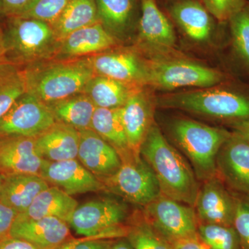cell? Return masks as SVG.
I'll return each mask as SVG.
<instances>
[{"instance_id": "obj_1", "label": "cell", "mask_w": 249, "mask_h": 249, "mask_svg": "<svg viewBox=\"0 0 249 249\" xmlns=\"http://www.w3.org/2000/svg\"><path fill=\"white\" fill-rule=\"evenodd\" d=\"M153 170L161 193L194 207L200 186L191 164L154 124L140 150Z\"/></svg>"}, {"instance_id": "obj_2", "label": "cell", "mask_w": 249, "mask_h": 249, "mask_svg": "<svg viewBox=\"0 0 249 249\" xmlns=\"http://www.w3.org/2000/svg\"><path fill=\"white\" fill-rule=\"evenodd\" d=\"M27 92L46 104L83 92L96 75L88 57L51 59L23 67Z\"/></svg>"}, {"instance_id": "obj_3", "label": "cell", "mask_w": 249, "mask_h": 249, "mask_svg": "<svg viewBox=\"0 0 249 249\" xmlns=\"http://www.w3.org/2000/svg\"><path fill=\"white\" fill-rule=\"evenodd\" d=\"M157 105L221 121L228 125L249 121V94L219 85L166 93L157 98Z\"/></svg>"}, {"instance_id": "obj_4", "label": "cell", "mask_w": 249, "mask_h": 249, "mask_svg": "<svg viewBox=\"0 0 249 249\" xmlns=\"http://www.w3.org/2000/svg\"><path fill=\"white\" fill-rule=\"evenodd\" d=\"M3 41L5 60L22 67L55 58L60 45L52 24L19 16L3 19Z\"/></svg>"}, {"instance_id": "obj_5", "label": "cell", "mask_w": 249, "mask_h": 249, "mask_svg": "<svg viewBox=\"0 0 249 249\" xmlns=\"http://www.w3.org/2000/svg\"><path fill=\"white\" fill-rule=\"evenodd\" d=\"M169 132L177 146L189 160L199 181L204 182L217 177L218 152L232 131L178 118L170 123Z\"/></svg>"}, {"instance_id": "obj_6", "label": "cell", "mask_w": 249, "mask_h": 249, "mask_svg": "<svg viewBox=\"0 0 249 249\" xmlns=\"http://www.w3.org/2000/svg\"><path fill=\"white\" fill-rule=\"evenodd\" d=\"M147 86L154 89H200L220 85L227 80L219 70L178 57L147 59Z\"/></svg>"}, {"instance_id": "obj_7", "label": "cell", "mask_w": 249, "mask_h": 249, "mask_svg": "<svg viewBox=\"0 0 249 249\" xmlns=\"http://www.w3.org/2000/svg\"><path fill=\"white\" fill-rule=\"evenodd\" d=\"M128 209L112 199H95L77 206L67 224L78 235L98 239L127 237L128 227L122 225Z\"/></svg>"}, {"instance_id": "obj_8", "label": "cell", "mask_w": 249, "mask_h": 249, "mask_svg": "<svg viewBox=\"0 0 249 249\" xmlns=\"http://www.w3.org/2000/svg\"><path fill=\"white\" fill-rule=\"evenodd\" d=\"M101 181L106 191L142 207L162 194L153 170L141 155L124 160L114 175Z\"/></svg>"}, {"instance_id": "obj_9", "label": "cell", "mask_w": 249, "mask_h": 249, "mask_svg": "<svg viewBox=\"0 0 249 249\" xmlns=\"http://www.w3.org/2000/svg\"><path fill=\"white\" fill-rule=\"evenodd\" d=\"M147 221L173 245L198 237L199 221L194 207L160 195L144 206Z\"/></svg>"}, {"instance_id": "obj_10", "label": "cell", "mask_w": 249, "mask_h": 249, "mask_svg": "<svg viewBox=\"0 0 249 249\" xmlns=\"http://www.w3.org/2000/svg\"><path fill=\"white\" fill-rule=\"evenodd\" d=\"M56 122L46 103L26 92L0 119V139L36 138Z\"/></svg>"}, {"instance_id": "obj_11", "label": "cell", "mask_w": 249, "mask_h": 249, "mask_svg": "<svg viewBox=\"0 0 249 249\" xmlns=\"http://www.w3.org/2000/svg\"><path fill=\"white\" fill-rule=\"evenodd\" d=\"M141 15L137 25L136 49L150 53L152 58L170 57L176 45L173 24L160 9L156 0H140Z\"/></svg>"}, {"instance_id": "obj_12", "label": "cell", "mask_w": 249, "mask_h": 249, "mask_svg": "<svg viewBox=\"0 0 249 249\" xmlns=\"http://www.w3.org/2000/svg\"><path fill=\"white\" fill-rule=\"evenodd\" d=\"M96 75L147 87V59L136 48L118 47L88 57Z\"/></svg>"}, {"instance_id": "obj_13", "label": "cell", "mask_w": 249, "mask_h": 249, "mask_svg": "<svg viewBox=\"0 0 249 249\" xmlns=\"http://www.w3.org/2000/svg\"><path fill=\"white\" fill-rule=\"evenodd\" d=\"M217 177L234 196L249 200V142L236 132L221 147Z\"/></svg>"}, {"instance_id": "obj_14", "label": "cell", "mask_w": 249, "mask_h": 249, "mask_svg": "<svg viewBox=\"0 0 249 249\" xmlns=\"http://www.w3.org/2000/svg\"><path fill=\"white\" fill-rule=\"evenodd\" d=\"M146 88L132 93L121 107L129 148L136 156H140L141 147L155 123L157 98Z\"/></svg>"}, {"instance_id": "obj_15", "label": "cell", "mask_w": 249, "mask_h": 249, "mask_svg": "<svg viewBox=\"0 0 249 249\" xmlns=\"http://www.w3.org/2000/svg\"><path fill=\"white\" fill-rule=\"evenodd\" d=\"M199 224L231 226L235 211V196L220 178L204 181L194 205Z\"/></svg>"}, {"instance_id": "obj_16", "label": "cell", "mask_w": 249, "mask_h": 249, "mask_svg": "<svg viewBox=\"0 0 249 249\" xmlns=\"http://www.w3.org/2000/svg\"><path fill=\"white\" fill-rule=\"evenodd\" d=\"M40 176L49 185L58 187L70 196L106 191L101 179L77 159L62 161L45 160Z\"/></svg>"}, {"instance_id": "obj_17", "label": "cell", "mask_w": 249, "mask_h": 249, "mask_svg": "<svg viewBox=\"0 0 249 249\" xmlns=\"http://www.w3.org/2000/svg\"><path fill=\"white\" fill-rule=\"evenodd\" d=\"M79 133L77 160L101 180L114 175L122 164L115 149L91 129Z\"/></svg>"}, {"instance_id": "obj_18", "label": "cell", "mask_w": 249, "mask_h": 249, "mask_svg": "<svg viewBox=\"0 0 249 249\" xmlns=\"http://www.w3.org/2000/svg\"><path fill=\"white\" fill-rule=\"evenodd\" d=\"M10 236L27 241L40 249H55L72 239L69 224L52 217L16 219Z\"/></svg>"}, {"instance_id": "obj_19", "label": "cell", "mask_w": 249, "mask_h": 249, "mask_svg": "<svg viewBox=\"0 0 249 249\" xmlns=\"http://www.w3.org/2000/svg\"><path fill=\"white\" fill-rule=\"evenodd\" d=\"M118 46L117 39L98 22L66 36L60 42L55 59L89 57Z\"/></svg>"}, {"instance_id": "obj_20", "label": "cell", "mask_w": 249, "mask_h": 249, "mask_svg": "<svg viewBox=\"0 0 249 249\" xmlns=\"http://www.w3.org/2000/svg\"><path fill=\"white\" fill-rule=\"evenodd\" d=\"M45 160L36 146L35 138L17 137L0 139V173L40 175Z\"/></svg>"}, {"instance_id": "obj_21", "label": "cell", "mask_w": 249, "mask_h": 249, "mask_svg": "<svg viewBox=\"0 0 249 249\" xmlns=\"http://www.w3.org/2000/svg\"><path fill=\"white\" fill-rule=\"evenodd\" d=\"M35 140L37 150L46 160L62 161L77 159L79 131L69 124L55 122Z\"/></svg>"}, {"instance_id": "obj_22", "label": "cell", "mask_w": 249, "mask_h": 249, "mask_svg": "<svg viewBox=\"0 0 249 249\" xmlns=\"http://www.w3.org/2000/svg\"><path fill=\"white\" fill-rule=\"evenodd\" d=\"M170 16L191 40L206 42L214 29V18L197 0H178L169 8Z\"/></svg>"}, {"instance_id": "obj_23", "label": "cell", "mask_w": 249, "mask_h": 249, "mask_svg": "<svg viewBox=\"0 0 249 249\" xmlns=\"http://www.w3.org/2000/svg\"><path fill=\"white\" fill-rule=\"evenodd\" d=\"M0 201L18 214L24 212L41 192L50 186L40 175L17 173L4 175Z\"/></svg>"}, {"instance_id": "obj_24", "label": "cell", "mask_w": 249, "mask_h": 249, "mask_svg": "<svg viewBox=\"0 0 249 249\" xmlns=\"http://www.w3.org/2000/svg\"><path fill=\"white\" fill-rule=\"evenodd\" d=\"M99 22L116 39L138 25L141 12L137 0H95Z\"/></svg>"}, {"instance_id": "obj_25", "label": "cell", "mask_w": 249, "mask_h": 249, "mask_svg": "<svg viewBox=\"0 0 249 249\" xmlns=\"http://www.w3.org/2000/svg\"><path fill=\"white\" fill-rule=\"evenodd\" d=\"M78 206V202L71 196L58 187L49 186L36 196L24 212L18 214L16 219L52 217L68 223Z\"/></svg>"}, {"instance_id": "obj_26", "label": "cell", "mask_w": 249, "mask_h": 249, "mask_svg": "<svg viewBox=\"0 0 249 249\" xmlns=\"http://www.w3.org/2000/svg\"><path fill=\"white\" fill-rule=\"evenodd\" d=\"M91 129L115 149L122 161L138 157L134 155L129 148L121 116V107H96Z\"/></svg>"}, {"instance_id": "obj_27", "label": "cell", "mask_w": 249, "mask_h": 249, "mask_svg": "<svg viewBox=\"0 0 249 249\" xmlns=\"http://www.w3.org/2000/svg\"><path fill=\"white\" fill-rule=\"evenodd\" d=\"M144 87L95 75L83 92L91 98L96 107L114 109L122 107L132 93Z\"/></svg>"}, {"instance_id": "obj_28", "label": "cell", "mask_w": 249, "mask_h": 249, "mask_svg": "<svg viewBox=\"0 0 249 249\" xmlns=\"http://www.w3.org/2000/svg\"><path fill=\"white\" fill-rule=\"evenodd\" d=\"M56 122L63 123L81 131L91 129L96 106L84 92L47 104Z\"/></svg>"}, {"instance_id": "obj_29", "label": "cell", "mask_w": 249, "mask_h": 249, "mask_svg": "<svg viewBox=\"0 0 249 249\" xmlns=\"http://www.w3.org/2000/svg\"><path fill=\"white\" fill-rule=\"evenodd\" d=\"M98 22L99 19L95 0H70L52 26L61 42L73 31Z\"/></svg>"}, {"instance_id": "obj_30", "label": "cell", "mask_w": 249, "mask_h": 249, "mask_svg": "<svg viewBox=\"0 0 249 249\" xmlns=\"http://www.w3.org/2000/svg\"><path fill=\"white\" fill-rule=\"evenodd\" d=\"M27 92L23 67L7 61L0 63V119L18 98Z\"/></svg>"}, {"instance_id": "obj_31", "label": "cell", "mask_w": 249, "mask_h": 249, "mask_svg": "<svg viewBox=\"0 0 249 249\" xmlns=\"http://www.w3.org/2000/svg\"><path fill=\"white\" fill-rule=\"evenodd\" d=\"M127 238L133 249H174L171 242L152 227L142 213L134 215Z\"/></svg>"}, {"instance_id": "obj_32", "label": "cell", "mask_w": 249, "mask_h": 249, "mask_svg": "<svg viewBox=\"0 0 249 249\" xmlns=\"http://www.w3.org/2000/svg\"><path fill=\"white\" fill-rule=\"evenodd\" d=\"M227 23L230 27L234 53L249 73V1Z\"/></svg>"}, {"instance_id": "obj_33", "label": "cell", "mask_w": 249, "mask_h": 249, "mask_svg": "<svg viewBox=\"0 0 249 249\" xmlns=\"http://www.w3.org/2000/svg\"><path fill=\"white\" fill-rule=\"evenodd\" d=\"M198 237L211 249H242L238 235L231 226L199 224Z\"/></svg>"}, {"instance_id": "obj_34", "label": "cell", "mask_w": 249, "mask_h": 249, "mask_svg": "<svg viewBox=\"0 0 249 249\" xmlns=\"http://www.w3.org/2000/svg\"><path fill=\"white\" fill-rule=\"evenodd\" d=\"M70 0H32L20 14L19 17L34 18L52 23L58 18Z\"/></svg>"}, {"instance_id": "obj_35", "label": "cell", "mask_w": 249, "mask_h": 249, "mask_svg": "<svg viewBox=\"0 0 249 249\" xmlns=\"http://www.w3.org/2000/svg\"><path fill=\"white\" fill-rule=\"evenodd\" d=\"M214 19L221 24L227 23L232 16L248 4L247 0H201Z\"/></svg>"}, {"instance_id": "obj_36", "label": "cell", "mask_w": 249, "mask_h": 249, "mask_svg": "<svg viewBox=\"0 0 249 249\" xmlns=\"http://www.w3.org/2000/svg\"><path fill=\"white\" fill-rule=\"evenodd\" d=\"M232 227L238 235L241 249H249V200L235 196Z\"/></svg>"}, {"instance_id": "obj_37", "label": "cell", "mask_w": 249, "mask_h": 249, "mask_svg": "<svg viewBox=\"0 0 249 249\" xmlns=\"http://www.w3.org/2000/svg\"><path fill=\"white\" fill-rule=\"evenodd\" d=\"M18 213L0 201V242L10 237Z\"/></svg>"}, {"instance_id": "obj_38", "label": "cell", "mask_w": 249, "mask_h": 249, "mask_svg": "<svg viewBox=\"0 0 249 249\" xmlns=\"http://www.w3.org/2000/svg\"><path fill=\"white\" fill-rule=\"evenodd\" d=\"M32 0H0V18L16 16L30 4Z\"/></svg>"}, {"instance_id": "obj_39", "label": "cell", "mask_w": 249, "mask_h": 249, "mask_svg": "<svg viewBox=\"0 0 249 249\" xmlns=\"http://www.w3.org/2000/svg\"><path fill=\"white\" fill-rule=\"evenodd\" d=\"M113 245L112 241L106 239L83 237V240L77 244L73 249H111Z\"/></svg>"}, {"instance_id": "obj_40", "label": "cell", "mask_w": 249, "mask_h": 249, "mask_svg": "<svg viewBox=\"0 0 249 249\" xmlns=\"http://www.w3.org/2000/svg\"><path fill=\"white\" fill-rule=\"evenodd\" d=\"M0 249H40L27 241L10 237L0 242Z\"/></svg>"}, {"instance_id": "obj_41", "label": "cell", "mask_w": 249, "mask_h": 249, "mask_svg": "<svg viewBox=\"0 0 249 249\" xmlns=\"http://www.w3.org/2000/svg\"><path fill=\"white\" fill-rule=\"evenodd\" d=\"M174 249H211L199 238L178 241L174 244Z\"/></svg>"}, {"instance_id": "obj_42", "label": "cell", "mask_w": 249, "mask_h": 249, "mask_svg": "<svg viewBox=\"0 0 249 249\" xmlns=\"http://www.w3.org/2000/svg\"><path fill=\"white\" fill-rule=\"evenodd\" d=\"M232 131L247 139L249 142V121L245 122L237 123L229 125Z\"/></svg>"}, {"instance_id": "obj_43", "label": "cell", "mask_w": 249, "mask_h": 249, "mask_svg": "<svg viewBox=\"0 0 249 249\" xmlns=\"http://www.w3.org/2000/svg\"><path fill=\"white\" fill-rule=\"evenodd\" d=\"M83 238H72L71 240H68L67 242H65V243L62 244L61 246H60V247L55 249H74L75 246H76L77 244L79 243L80 241L83 240Z\"/></svg>"}, {"instance_id": "obj_44", "label": "cell", "mask_w": 249, "mask_h": 249, "mask_svg": "<svg viewBox=\"0 0 249 249\" xmlns=\"http://www.w3.org/2000/svg\"><path fill=\"white\" fill-rule=\"evenodd\" d=\"M111 249H133L130 244L124 242V241H120L117 243L114 244Z\"/></svg>"}, {"instance_id": "obj_45", "label": "cell", "mask_w": 249, "mask_h": 249, "mask_svg": "<svg viewBox=\"0 0 249 249\" xmlns=\"http://www.w3.org/2000/svg\"><path fill=\"white\" fill-rule=\"evenodd\" d=\"M0 59L5 60L4 41H3V25L2 27H0Z\"/></svg>"}, {"instance_id": "obj_46", "label": "cell", "mask_w": 249, "mask_h": 249, "mask_svg": "<svg viewBox=\"0 0 249 249\" xmlns=\"http://www.w3.org/2000/svg\"><path fill=\"white\" fill-rule=\"evenodd\" d=\"M5 175L4 174L0 173V190H1V186H2L3 181H4Z\"/></svg>"}, {"instance_id": "obj_47", "label": "cell", "mask_w": 249, "mask_h": 249, "mask_svg": "<svg viewBox=\"0 0 249 249\" xmlns=\"http://www.w3.org/2000/svg\"><path fill=\"white\" fill-rule=\"evenodd\" d=\"M3 25V19L0 18V27H2Z\"/></svg>"}, {"instance_id": "obj_48", "label": "cell", "mask_w": 249, "mask_h": 249, "mask_svg": "<svg viewBox=\"0 0 249 249\" xmlns=\"http://www.w3.org/2000/svg\"><path fill=\"white\" fill-rule=\"evenodd\" d=\"M4 61H6V60H4V59H0V63Z\"/></svg>"}]
</instances>
